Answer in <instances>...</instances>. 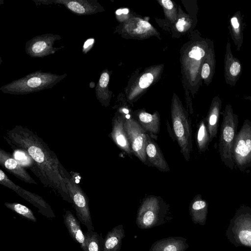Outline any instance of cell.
Listing matches in <instances>:
<instances>
[{
	"label": "cell",
	"mask_w": 251,
	"mask_h": 251,
	"mask_svg": "<svg viewBox=\"0 0 251 251\" xmlns=\"http://www.w3.org/2000/svg\"><path fill=\"white\" fill-rule=\"evenodd\" d=\"M12 147L26 151L34 161L44 184L56 192L65 201L73 203L67 186V179L71 176L60 162L54 152L47 144L29 128L16 126L4 136Z\"/></svg>",
	"instance_id": "6da1fadb"
},
{
	"label": "cell",
	"mask_w": 251,
	"mask_h": 251,
	"mask_svg": "<svg viewBox=\"0 0 251 251\" xmlns=\"http://www.w3.org/2000/svg\"><path fill=\"white\" fill-rule=\"evenodd\" d=\"M67 75L37 71L1 86L0 90L4 93L26 95L51 88Z\"/></svg>",
	"instance_id": "7a4b0ae2"
},
{
	"label": "cell",
	"mask_w": 251,
	"mask_h": 251,
	"mask_svg": "<svg viewBox=\"0 0 251 251\" xmlns=\"http://www.w3.org/2000/svg\"><path fill=\"white\" fill-rule=\"evenodd\" d=\"M238 123V116L234 113L232 105L226 104L221 126L219 152L222 162L231 170L235 167L232 150Z\"/></svg>",
	"instance_id": "3957f363"
},
{
	"label": "cell",
	"mask_w": 251,
	"mask_h": 251,
	"mask_svg": "<svg viewBox=\"0 0 251 251\" xmlns=\"http://www.w3.org/2000/svg\"><path fill=\"white\" fill-rule=\"evenodd\" d=\"M169 206L159 196L145 197L137 213L136 224L142 229H149L164 224L168 220Z\"/></svg>",
	"instance_id": "277c9868"
},
{
	"label": "cell",
	"mask_w": 251,
	"mask_h": 251,
	"mask_svg": "<svg viewBox=\"0 0 251 251\" xmlns=\"http://www.w3.org/2000/svg\"><path fill=\"white\" fill-rule=\"evenodd\" d=\"M174 132L186 161L190 159L193 148L191 122L187 113L179 105H175L172 110Z\"/></svg>",
	"instance_id": "5b68a950"
},
{
	"label": "cell",
	"mask_w": 251,
	"mask_h": 251,
	"mask_svg": "<svg viewBox=\"0 0 251 251\" xmlns=\"http://www.w3.org/2000/svg\"><path fill=\"white\" fill-rule=\"evenodd\" d=\"M232 155L235 167L241 172L247 173L251 168V121L245 119L237 132Z\"/></svg>",
	"instance_id": "8992f818"
},
{
	"label": "cell",
	"mask_w": 251,
	"mask_h": 251,
	"mask_svg": "<svg viewBox=\"0 0 251 251\" xmlns=\"http://www.w3.org/2000/svg\"><path fill=\"white\" fill-rule=\"evenodd\" d=\"M227 235L233 244L251 248V208L242 206L231 220Z\"/></svg>",
	"instance_id": "52a82bcc"
},
{
	"label": "cell",
	"mask_w": 251,
	"mask_h": 251,
	"mask_svg": "<svg viewBox=\"0 0 251 251\" xmlns=\"http://www.w3.org/2000/svg\"><path fill=\"white\" fill-rule=\"evenodd\" d=\"M75 178V175L71 174V176L67 179L66 184L76 217L79 221L87 227V231H94L88 198Z\"/></svg>",
	"instance_id": "ba28073f"
},
{
	"label": "cell",
	"mask_w": 251,
	"mask_h": 251,
	"mask_svg": "<svg viewBox=\"0 0 251 251\" xmlns=\"http://www.w3.org/2000/svg\"><path fill=\"white\" fill-rule=\"evenodd\" d=\"M124 126L133 155L145 164H149L146 153L148 133L138 122L126 114L124 117Z\"/></svg>",
	"instance_id": "9c48e42d"
},
{
	"label": "cell",
	"mask_w": 251,
	"mask_h": 251,
	"mask_svg": "<svg viewBox=\"0 0 251 251\" xmlns=\"http://www.w3.org/2000/svg\"><path fill=\"white\" fill-rule=\"evenodd\" d=\"M59 35L47 33L37 35L26 42V53L33 58H43L55 53L64 46L53 47L56 40H60Z\"/></svg>",
	"instance_id": "30bf717a"
},
{
	"label": "cell",
	"mask_w": 251,
	"mask_h": 251,
	"mask_svg": "<svg viewBox=\"0 0 251 251\" xmlns=\"http://www.w3.org/2000/svg\"><path fill=\"white\" fill-rule=\"evenodd\" d=\"M0 184L15 191L22 198L38 209V212L47 218L55 217L50 206L42 197L26 190L11 180L4 172L0 170Z\"/></svg>",
	"instance_id": "8fae6325"
},
{
	"label": "cell",
	"mask_w": 251,
	"mask_h": 251,
	"mask_svg": "<svg viewBox=\"0 0 251 251\" xmlns=\"http://www.w3.org/2000/svg\"><path fill=\"white\" fill-rule=\"evenodd\" d=\"M40 2L46 4H62L72 13L78 15H92L101 11V7L96 0H50Z\"/></svg>",
	"instance_id": "7c38bea8"
},
{
	"label": "cell",
	"mask_w": 251,
	"mask_h": 251,
	"mask_svg": "<svg viewBox=\"0 0 251 251\" xmlns=\"http://www.w3.org/2000/svg\"><path fill=\"white\" fill-rule=\"evenodd\" d=\"M0 165L7 172L23 181L30 184H37L13 155L1 149H0Z\"/></svg>",
	"instance_id": "4fadbf2b"
},
{
	"label": "cell",
	"mask_w": 251,
	"mask_h": 251,
	"mask_svg": "<svg viewBox=\"0 0 251 251\" xmlns=\"http://www.w3.org/2000/svg\"><path fill=\"white\" fill-rule=\"evenodd\" d=\"M241 71L240 61L232 54L228 39L224 58V77L226 83L230 86H235L241 75Z\"/></svg>",
	"instance_id": "5bb4252c"
},
{
	"label": "cell",
	"mask_w": 251,
	"mask_h": 251,
	"mask_svg": "<svg viewBox=\"0 0 251 251\" xmlns=\"http://www.w3.org/2000/svg\"><path fill=\"white\" fill-rule=\"evenodd\" d=\"M124 117L115 116L112 121V131L110 134L117 146L127 155L133 154L129 141L124 126Z\"/></svg>",
	"instance_id": "9a60e30c"
},
{
	"label": "cell",
	"mask_w": 251,
	"mask_h": 251,
	"mask_svg": "<svg viewBox=\"0 0 251 251\" xmlns=\"http://www.w3.org/2000/svg\"><path fill=\"white\" fill-rule=\"evenodd\" d=\"M146 153L150 163L161 172L170 170L164 155L154 140L148 133Z\"/></svg>",
	"instance_id": "2e32d148"
},
{
	"label": "cell",
	"mask_w": 251,
	"mask_h": 251,
	"mask_svg": "<svg viewBox=\"0 0 251 251\" xmlns=\"http://www.w3.org/2000/svg\"><path fill=\"white\" fill-rule=\"evenodd\" d=\"M187 239L179 236L169 237L153 243L149 251H186Z\"/></svg>",
	"instance_id": "e0dca14e"
},
{
	"label": "cell",
	"mask_w": 251,
	"mask_h": 251,
	"mask_svg": "<svg viewBox=\"0 0 251 251\" xmlns=\"http://www.w3.org/2000/svg\"><path fill=\"white\" fill-rule=\"evenodd\" d=\"M64 224L72 239L80 246L82 251H85V237L80 223L73 214L67 210L63 216Z\"/></svg>",
	"instance_id": "ac0fdd59"
},
{
	"label": "cell",
	"mask_w": 251,
	"mask_h": 251,
	"mask_svg": "<svg viewBox=\"0 0 251 251\" xmlns=\"http://www.w3.org/2000/svg\"><path fill=\"white\" fill-rule=\"evenodd\" d=\"M189 214L192 222L195 224L204 225L208 212V203L202 199L201 194L197 195L189 205Z\"/></svg>",
	"instance_id": "d6986e66"
},
{
	"label": "cell",
	"mask_w": 251,
	"mask_h": 251,
	"mask_svg": "<svg viewBox=\"0 0 251 251\" xmlns=\"http://www.w3.org/2000/svg\"><path fill=\"white\" fill-rule=\"evenodd\" d=\"M137 121L141 126L151 136L157 139L160 131V117L157 113L150 114L145 111H141L137 114Z\"/></svg>",
	"instance_id": "ffe728a7"
},
{
	"label": "cell",
	"mask_w": 251,
	"mask_h": 251,
	"mask_svg": "<svg viewBox=\"0 0 251 251\" xmlns=\"http://www.w3.org/2000/svg\"><path fill=\"white\" fill-rule=\"evenodd\" d=\"M221 108L220 98L218 96L214 97L205 120L211 141L217 137Z\"/></svg>",
	"instance_id": "44dd1931"
},
{
	"label": "cell",
	"mask_w": 251,
	"mask_h": 251,
	"mask_svg": "<svg viewBox=\"0 0 251 251\" xmlns=\"http://www.w3.org/2000/svg\"><path fill=\"white\" fill-rule=\"evenodd\" d=\"M244 17L240 11H237L231 17L228 26L231 38L239 51L243 42V32L245 27Z\"/></svg>",
	"instance_id": "7402d4cb"
},
{
	"label": "cell",
	"mask_w": 251,
	"mask_h": 251,
	"mask_svg": "<svg viewBox=\"0 0 251 251\" xmlns=\"http://www.w3.org/2000/svg\"><path fill=\"white\" fill-rule=\"evenodd\" d=\"M125 236L123 225L113 227L106 235L102 251H120L122 240Z\"/></svg>",
	"instance_id": "603a6c76"
},
{
	"label": "cell",
	"mask_w": 251,
	"mask_h": 251,
	"mask_svg": "<svg viewBox=\"0 0 251 251\" xmlns=\"http://www.w3.org/2000/svg\"><path fill=\"white\" fill-rule=\"evenodd\" d=\"M196 142L200 152L205 151L208 149L211 140L205 119H202L199 124Z\"/></svg>",
	"instance_id": "cb8c5ba5"
},
{
	"label": "cell",
	"mask_w": 251,
	"mask_h": 251,
	"mask_svg": "<svg viewBox=\"0 0 251 251\" xmlns=\"http://www.w3.org/2000/svg\"><path fill=\"white\" fill-rule=\"evenodd\" d=\"M85 237V251H102L104 240L94 231H87Z\"/></svg>",
	"instance_id": "d4e9b609"
},
{
	"label": "cell",
	"mask_w": 251,
	"mask_h": 251,
	"mask_svg": "<svg viewBox=\"0 0 251 251\" xmlns=\"http://www.w3.org/2000/svg\"><path fill=\"white\" fill-rule=\"evenodd\" d=\"M109 81V75L106 71L103 72L100 76L96 88V93L97 99L102 104H105L108 99L105 93Z\"/></svg>",
	"instance_id": "484cf974"
},
{
	"label": "cell",
	"mask_w": 251,
	"mask_h": 251,
	"mask_svg": "<svg viewBox=\"0 0 251 251\" xmlns=\"http://www.w3.org/2000/svg\"><path fill=\"white\" fill-rule=\"evenodd\" d=\"M4 204L8 209L26 219L34 222L37 221L32 211L26 206L17 202H5Z\"/></svg>",
	"instance_id": "4316f807"
},
{
	"label": "cell",
	"mask_w": 251,
	"mask_h": 251,
	"mask_svg": "<svg viewBox=\"0 0 251 251\" xmlns=\"http://www.w3.org/2000/svg\"><path fill=\"white\" fill-rule=\"evenodd\" d=\"M208 59L203 64L201 70V76L205 80H210L215 71L216 61L213 47H211Z\"/></svg>",
	"instance_id": "83f0119b"
},
{
	"label": "cell",
	"mask_w": 251,
	"mask_h": 251,
	"mask_svg": "<svg viewBox=\"0 0 251 251\" xmlns=\"http://www.w3.org/2000/svg\"><path fill=\"white\" fill-rule=\"evenodd\" d=\"M151 24L147 21L139 19L135 25L131 26V31L137 34H144L151 29Z\"/></svg>",
	"instance_id": "f1b7e54d"
},
{
	"label": "cell",
	"mask_w": 251,
	"mask_h": 251,
	"mask_svg": "<svg viewBox=\"0 0 251 251\" xmlns=\"http://www.w3.org/2000/svg\"><path fill=\"white\" fill-rule=\"evenodd\" d=\"M205 50L199 46L193 47L189 52V56L196 60L200 61L205 56Z\"/></svg>",
	"instance_id": "f546056e"
},
{
	"label": "cell",
	"mask_w": 251,
	"mask_h": 251,
	"mask_svg": "<svg viewBox=\"0 0 251 251\" xmlns=\"http://www.w3.org/2000/svg\"><path fill=\"white\" fill-rule=\"evenodd\" d=\"M153 80V76L151 73L145 74L141 76L139 79V86L142 89H145L152 83Z\"/></svg>",
	"instance_id": "4dcf8cb0"
},
{
	"label": "cell",
	"mask_w": 251,
	"mask_h": 251,
	"mask_svg": "<svg viewBox=\"0 0 251 251\" xmlns=\"http://www.w3.org/2000/svg\"><path fill=\"white\" fill-rule=\"evenodd\" d=\"M95 42V39L89 38L84 42L83 48L82 51L84 54L87 53L92 48Z\"/></svg>",
	"instance_id": "1f68e13d"
},
{
	"label": "cell",
	"mask_w": 251,
	"mask_h": 251,
	"mask_svg": "<svg viewBox=\"0 0 251 251\" xmlns=\"http://www.w3.org/2000/svg\"><path fill=\"white\" fill-rule=\"evenodd\" d=\"M187 24V22L185 21V19L184 18H182L179 19L176 25V26L177 30L179 32H182L184 31L185 26Z\"/></svg>",
	"instance_id": "d6a6232c"
},
{
	"label": "cell",
	"mask_w": 251,
	"mask_h": 251,
	"mask_svg": "<svg viewBox=\"0 0 251 251\" xmlns=\"http://www.w3.org/2000/svg\"><path fill=\"white\" fill-rule=\"evenodd\" d=\"M161 2L166 9L171 10L173 8L174 4L170 0H162Z\"/></svg>",
	"instance_id": "836d02e7"
},
{
	"label": "cell",
	"mask_w": 251,
	"mask_h": 251,
	"mask_svg": "<svg viewBox=\"0 0 251 251\" xmlns=\"http://www.w3.org/2000/svg\"><path fill=\"white\" fill-rule=\"evenodd\" d=\"M128 12H129L128 9L125 8H123V9H117L115 13L117 16H120L122 14L126 15L128 13Z\"/></svg>",
	"instance_id": "e575fe53"
},
{
	"label": "cell",
	"mask_w": 251,
	"mask_h": 251,
	"mask_svg": "<svg viewBox=\"0 0 251 251\" xmlns=\"http://www.w3.org/2000/svg\"><path fill=\"white\" fill-rule=\"evenodd\" d=\"M244 99L251 101V96L244 97Z\"/></svg>",
	"instance_id": "d590c367"
}]
</instances>
